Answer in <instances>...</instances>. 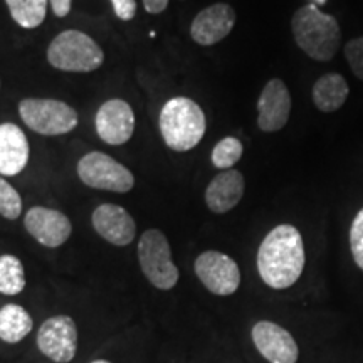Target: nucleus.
Here are the masks:
<instances>
[{
    "label": "nucleus",
    "mask_w": 363,
    "mask_h": 363,
    "mask_svg": "<svg viewBox=\"0 0 363 363\" xmlns=\"http://www.w3.org/2000/svg\"><path fill=\"white\" fill-rule=\"evenodd\" d=\"M305 244L294 225L281 224L271 230L257 251V271L272 289H288L305 269Z\"/></svg>",
    "instance_id": "1"
},
{
    "label": "nucleus",
    "mask_w": 363,
    "mask_h": 363,
    "mask_svg": "<svg viewBox=\"0 0 363 363\" xmlns=\"http://www.w3.org/2000/svg\"><path fill=\"white\" fill-rule=\"evenodd\" d=\"M291 29L298 48L318 62H328L342 44V29L333 16L316 6H303L294 12Z\"/></svg>",
    "instance_id": "2"
},
{
    "label": "nucleus",
    "mask_w": 363,
    "mask_h": 363,
    "mask_svg": "<svg viewBox=\"0 0 363 363\" xmlns=\"http://www.w3.org/2000/svg\"><path fill=\"white\" fill-rule=\"evenodd\" d=\"M206 130V115L194 99L177 96L163 104L160 133L167 147L174 152H189L197 147Z\"/></svg>",
    "instance_id": "3"
},
{
    "label": "nucleus",
    "mask_w": 363,
    "mask_h": 363,
    "mask_svg": "<svg viewBox=\"0 0 363 363\" xmlns=\"http://www.w3.org/2000/svg\"><path fill=\"white\" fill-rule=\"evenodd\" d=\"M48 61L66 72H93L103 66L104 52L96 40L81 30H65L48 48Z\"/></svg>",
    "instance_id": "4"
},
{
    "label": "nucleus",
    "mask_w": 363,
    "mask_h": 363,
    "mask_svg": "<svg viewBox=\"0 0 363 363\" xmlns=\"http://www.w3.org/2000/svg\"><path fill=\"white\" fill-rule=\"evenodd\" d=\"M22 121L39 135L57 136L78 126V113L65 101L44 98H26L19 103Z\"/></svg>",
    "instance_id": "5"
},
{
    "label": "nucleus",
    "mask_w": 363,
    "mask_h": 363,
    "mask_svg": "<svg viewBox=\"0 0 363 363\" xmlns=\"http://www.w3.org/2000/svg\"><path fill=\"white\" fill-rule=\"evenodd\" d=\"M138 259L143 274L155 288L169 291L179 281V269L172 261L170 244L158 229H148L138 242Z\"/></svg>",
    "instance_id": "6"
},
{
    "label": "nucleus",
    "mask_w": 363,
    "mask_h": 363,
    "mask_svg": "<svg viewBox=\"0 0 363 363\" xmlns=\"http://www.w3.org/2000/svg\"><path fill=\"white\" fill-rule=\"evenodd\" d=\"M78 177L84 185L98 190L126 194L135 187L131 172L103 152H91L78 163Z\"/></svg>",
    "instance_id": "7"
},
{
    "label": "nucleus",
    "mask_w": 363,
    "mask_h": 363,
    "mask_svg": "<svg viewBox=\"0 0 363 363\" xmlns=\"http://www.w3.org/2000/svg\"><path fill=\"white\" fill-rule=\"evenodd\" d=\"M195 274L217 296H230L240 286V271L233 257L219 251H206L195 261Z\"/></svg>",
    "instance_id": "8"
},
{
    "label": "nucleus",
    "mask_w": 363,
    "mask_h": 363,
    "mask_svg": "<svg viewBox=\"0 0 363 363\" xmlns=\"http://www.w3.org/2000/svg\"><path fill=\"white\" fill-rule=\"evenodd\" d=\"M38 347L49 360L71 362L78 350V330L72 318L59 315L45 320L39 328Z\"/></svg>",
    "instance_id": "9"
},
{
    "label": "nucleus",
    "mask_w": 363,
    "mask_h": 363,
    "mask_svg": "<svg viewBox=\"0 0 363 363\" xmlns=\"http://www.w3.org/2000/svg\"><path fill=\"white\" fill-rule=\"evenodd\" d=\"M94 125H96L98 136L104 143L115 145V147L125 145L130 142L135 131L133 108L123 99H108L99 106Z\"/></svg>",
    "instance_id": "10"
},
{
    "label": "nucleus",
    "mask_w": 363,
    "mask_h": 363,
    "mask_svg": "<svg viewBox=\"0 0 363 363\" xmlns=\"http://www.w3.org/2000/svg\"><path fill=\"white\" fill-rule=\"evenodd\" d=\"M252 342L269 363H296L299 348L296 340L283 326L272 321H257L252 328Z\"/></svg>",
    "instance_id": "11"
},
{
    "label": "nucleus",
    "mask_w": 363,
    "mask_h": 363,
    "mask_svg": "<svg viewBox=\"0 0 363 363\" xmlns=\"http://www.w3.org/2000/svg\"><path fill=\"white\" fill-rule=\"evenodd\" d=\"M291 115V94L283 81H267L257 99V126L266 133L283 130Z\"/></svg>",
    "instance_id": "12"
},
{
    "label": "nucleus",
    "mask_w": 363,
    "mask_h": 363,
    "mask_svg": "<svg viewBox=\"0 0 363 363\" xmlns=\"http://www.w3.org/2000/svg\"><path fill=\"white\" fill-rule=\"evenodd\" d=\"M24 225L33 238L45 247H59L69 239L72 225L67 216L48 207H33L24 217Z\"/></svg>",
    "instance_id": "13"
},
{
    "label": "nucleus",
    "mask_w": 363,
    "mask_h": 363,
    "mask_svg": "<svg viewBox=\"0 0 363 363\" xmlns=\"http://www.w3.org/2000/svg\"><path fill=\"white\" fill-rule=\"evenodd\" d=\"M235 11L229 4L219 2L206 7L195 16L190 26V35L199 45H214L233 33Z\"/></svg>",
    "instance_id": "14"
},
{
    "label": "nucleus",
    "mask_w": 363,
    "mask_h": 363,
    "mask_svg": "<svg viewBox=\"0 0 363 363\" xmlns=\"http://www.w3.org/2000/svg\"><path fill=\"white\" fill-rule=\"evenodd\" d=\"M93 227L104 240L115 246H128L135 239L136 224L123 207L103 203L93 212Z\"/></svg>",
    "instance_id": "15"
},
{
    "label": "nucleus",
    "mask_w": 363,
    "mask_h": 363,
    "mask_svg": "<svg viewBox=\"0 0 363 363\" xmlns=\"http://www.w3.org/2000/svg\"><path fill=\"white\" fill-rule=\"evenodd\" d=\"M244 177L239 170H222L206 190V203L214 214H225L238 206L244 195Z\"/></svg>",
    "instance_id": "16"
},
{
    "label": "nucleus",
    "mask_w": 363,
    "mask_h": 363,
    "mask_svg": "<svg viewBox=\"0 0 363 363\" xmlns=\"http://www.w3.org/2000/svg\"><path fill=\"white\" fill-rule=\"evenodd\" d=\"M30 148L27 136L13 123L0 125V175L21 174L29 162Z\"/></svg>",
    "instance_id": "17"
},
{
    "label": "nucleus",
    "mask_w": 363,
    "mask_h": 363,
    "mask_svg": "<svg viewBox=\"0 0 363 363\" xmlns=\"http://www.w3.org/2000/svg\"><path fill=\"white\" fill-rule=\"evenodd\" d=\"M350 88L347 79L338 72H326L321 78L316 79L313 86L311 96L315 106L321 113H335L347 103Z\"/></svg>",
    "instance_id": "18"
},
{
    "label": "nucleus",
    "mask_w": 363,
    "mask_h": 363,
    "mask_svg": "<svg viewBox=\"0 0 363 363\" xmlns=\"http://www.w3.org/2000/svg\"><path fill=\"white\" fill-rule=\"evenodd\" d=\"M33 330V318L19 305L0 308V340L6 343H19Z\"/></svg>",
    "instance_id": "19"
},
{
    "label": "nucleus",
    "mask_w": 363,
    "mask_h": 363,
    "mask_svg": "<svg viewBox=\"0 0 363 363\" xmlns=\"http://www.w3.org/2000/svg\"><path fill=\"white\" fill-rule=\"evenodd\" d=\"M12 19L24 29H35L43 24L48 0H6Z\"/></svg>",
    "instance_id": "20"
},
{
    "label": "nucleus",
    "mask_w": 363,
    "mask_h": 363,
    "mask_svg": "<svg viewBox=\"0 0 363 363\" xmlns=\"http://www.w3.org/2000/svg\"><path fill=\"white\" fill-rule=\"evenodd\" d=\"M24 288L26 276L21 259L12 254H2L0 256V293L16 296Z\"/></svg>",
    "instance_id": "21"
},
{
    "label": "nucleus",
    "mask_w": 363,
    "mask_h": 363,
    "mask_svg": "<svg viewBox=\"0 0 363 363\" xmlns=\"http://www.w3.org/2000/svg\"><path fill=\"white\" fill-rule=\"evenodd\" d=\"M244 153V147L240 140L234 136L222 138L212 150V165L219 170H230L240 160Z\"/></svg>",
    "instance_id": "22"
},
{
    "label": "nucleus",
    "mask_w": 363,
    "mask_h": 363,
    "mask_svg": "<svg viewBox=\"0 0 363 363\" xmlns=\"http://www.w3.org/2000/svg\"><path fill=\"white\" fill-rule=\"evenodd\" d=\"M22 212V199L19 192L0 177V216L16 220Z\"/></svg>",
    "instance_id": "23"
},
{
    "label": "nucleus",
    "mask_w": 363,
    "mask_h": 363,
    "mask_svg": "<svg viewBox=\"0 0 363 363\" xmlns=\"http://www.w3.org/2000/svg\"><path fill=\"white\" fill-rule=\"evenodd\" d=\"M345 57H347L355 78L363 81V35L348 40L345 45Z\"/></svg>",
    "instance_id": "24"
},
{
    "label": "nucleus",
    "mask_w": 363,
    "mask_h": 363,
    "mask_svg": "<svg viewBox=\"0 0 363 363\" xmlns=\"http://www.w3.org/2000/svg\"><path fill=\"white\" fill-rule=\"evenodd\" d=\"M350 247L355 264L363 271V208L358 211L350 229Z\"/></svg>",
    "instance_id": "25"
},
{
    "label": "nucleus",
    "mask_w": 363,
    "mask_h": 363,
    "mask_svg": "<svg viewBox=\"0 0 363 363\" xmlns=\"http://www.w3.org/2000/svg\"><path fill=\"white\" fill-rule=\"evenodd\" d=\"M113 11L120 21H131L136 16V2L135 0H111Z\"/></svg>",
    "instance_id": "26"
},
{
    "label": "nucleus",
    "mask_w": 363,
    "mask_h": 363,
    "mask_svg": "<svg viewBox=\"0 0 363 363\" xmlns=\"http://www.w3.org/2000/svg\"><path fill=\"white\" fill-rule=\"evenodd\" d=\"M49 2H51V9L56 17H66L71 12L72 0H49Z\"/></svg>",
    "instance_id": "27"
},
{
    "label": "nucleus",
    "mask_w": 363,
    "mask_h": 363,
    "mask_svg": "<svg viewBox=\"0 0 363 363\" xmlns=\"http://www.w3.org/2000/svg\"><path fill=\"white\" fill-rule=\"evenodd\" d=\"M143 7L148 13H162L169 7V0H143Z\"/></svg>",
    "instance_id": "28"
},
{
    "label": "nucleus",
    "mask_w": 363,
    "mask_h": 363,
    "mask_svg": "<svg viewBox=\"0 0 363 363\" xmlns=\"http://www.w3.org/2000/svg\"><path fill=\"white\" fill-rule=\"evenodd\" d=\"M91 363H111V362H106V360H94V362H91Z\"/></svg>",
    "instance_id": "29"
}]
</instances>
